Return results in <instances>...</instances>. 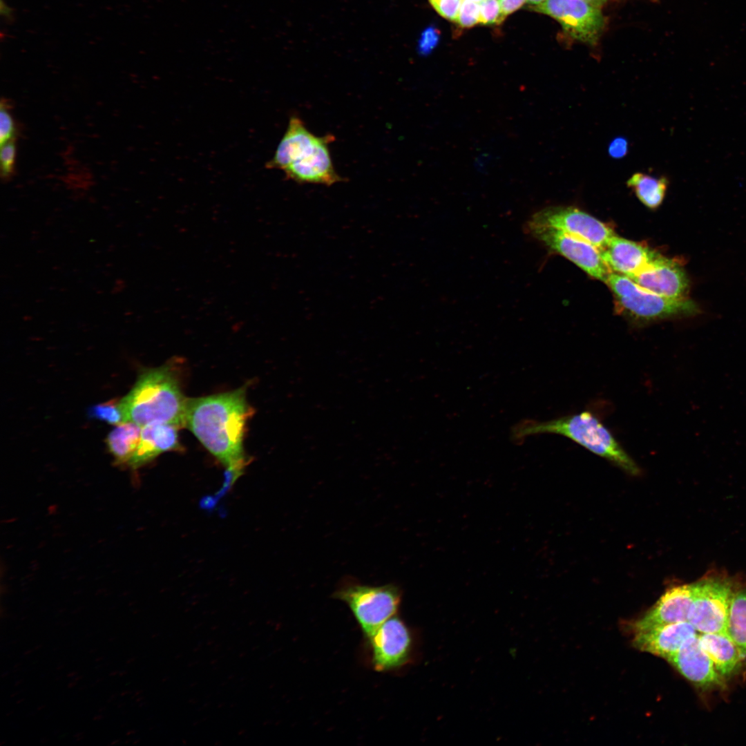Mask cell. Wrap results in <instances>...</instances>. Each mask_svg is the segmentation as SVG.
<instances>
[{
	"label": "cell",
	"mask_w": 746,
	"mask_h": 746,
	"mask_svg": "<svg viewBox=\"0 0 746 746\" xmlns=\"http://www.w3.org/2000/svg\"><path fill=\"white\" fill-rule=\"evenodd\" d=\"M333 597L347 605L367 638L397 613L402 591L392 583L372 586L347 577L338 586Z\"/></svg>",
	"instance_id": "4"
},
{
	"label": "cell",
	"mask_w": 746,
	"mask_h": 746,
	"mask_svg": "<svg viewBox=\"0 0 746 746\" xmlns=\"http://www.w3.org/2000/svg\"><path fill=\"white\" fill-rule=\"evenodd\" d=\"M600 251L610 270L629 278L641 271L660 255L640 244L615 235Z\"/></svg>",
	"instance_id": "16"
},
{
	"label": "cell",
	"mask_w": 746,
	"mask_h": 746,
	"mask_svg": "<svg viewBox=\"0 0 746 746\" xmlns=\"http://www.w3.org/2000/svg\"><path fill=\"white\" fill-rule=\"evenodd\" d=\"M640 201L650 209H656L662 202L669 184L666 177H654L644 173H635L627 182Z\"/></svg>",
	"instance_id": "21"
},
{
	"label": "cell",
	"mask_w": 746,
	"mask_h": 746,
	"mask_svg": "<svg viewBox=\"0 0 746 746\" xmlns=\"http://www.w3.org/2000/svg\"><path fill=\"white\" fill-rule=\"evenodd\" d=\"M436 11L446 19L456 22L461 0H428Z\"/></svg>",
	"instance_id": "29"
},
{
	"label": "cell",
	"mask_w": 746,
	"mask_h": 746,
	"mask_svg": "<svg viewBox=\"0 0 746 746\" xmlns=\"http://www.w3.org/2000/svg\"><path fill=\"white\" fill-rule=\"evenodd\" d=\"M318 137L305 126L297 116L289 119L285 133L280 141L272 158L266 164L270 169L284 170L305 150L314 144Z\"/></svg>",
	"instance_id": "18"
},
{
	"label": "cell",
	"mask_w": 746,
	"mask_h": 746,
	"mask_svg": "<svg viewBox=\"0 0 746 746\" xmlns=\"http://www.w3.org/2000/svg\"><path fill=\"white\" fill-rule=\"evenodd\" d=\"M141 432L142 426L122 422L108 434L106 445L117 464H128L140 443Z\"/></svg>",
	"instance_id": "20"
},
{
	"label": "cell",
	"mask_w": 746,
	"mask_h": 746,
	"mask_svg": "<svg viewBox=\"0 0 746 746\" xmlns=\"http://www.w3.org/2000/svg\"><path fill=\"white\" fill-rule=\"evenodd\" d=\"M365 639L370 664L377 671L405 668L414 663L418 655L417 635L396 614Z\"/></svg>",
	"instance_id": "6"
},
{
	"label": "cell",
	"mask_w": 746,
	"mask_h": 746,
	"mask_svg": "<svg viewBox=\"0 0 746 746\" xmlns=\"http://www.w3.org/2000/svg\"><path fill=\"white\" fill-rule=\"evenodd\" d=\"M526 224L558 229L589 242L599 250L615 236L604 223L573 207H546L533 215Z\"/></svg>",
	"instance_id": "9"
},
{
	"label": "cell",
	"mask_w": 746,
	"mask_h": 746,
	"mask_svg": "<svg viewBox=\"0 0 746 746\" xmlns=\"http://www.w3.org/2000/svg\"><path fill=\"white\" fill-rule=\"evenodd\" d=\"M667 661L685 678L700 688L708 689L722 685L723 678L702 649L698 634L687 639Z\"/></svg>",
	"instance_id": "14"
},
{
	"label": "cell",
	"mask_w": 746,
	"mask_h": 746,
	"mask_svg": "<svg viewBox=\"0 0 746 746\" xmlns=\"http://www.w3.org/2000/svg\"><path fill=\"white\" fill-rule=\"evenodd\" d=\"M629 151V142L624 137L614 138L608 147L609 155L614 159L624 157Z\"/></svg>",
	"instance_id": "30"
},
{
	"label": "cell",
	"mask_w": 746,
	"mask_h": 746,
	"mask_svg": "<svg viewBox=\"0 0 746 746\" xmlns=\"http://www.w3.org/2000/svg\"><path fill=\"white\" fill-rule=\"evenodd\" d=\"M502 17L505 19L508 15L521 8L526 0H499Z\"/></svg>",
	"instance_id": "31"
},
{
	"label": "cell",
	"mask_w": 746,
	"mask_h": 746,
	"mask_svg": "<svg viewBox=\"0 0 746 746\" xmlns=\"http://www.w3.org/2000/svg\"><path fill=\"white\" fill-rule=\"evenodd\" d=\"M179 428L167 423H153L142 427L140 443L128 465L137 468L161 453L181 449Z\"/></svg>",
	"instance_id": "17"
},
{
	"label": "cell",
	"mask_w": 746,
	"mask_h": 746,
	"mask_svg": "<svg viewBox=\"0 0 746 746\" xmlns=\"http://www.w3.org/2000/svg\"><path fill=\"white\" fill-rule=\"evenodd\" d=\"M15 126L13 119L8 109V104L1 101L0 111V144L1 146L14 140Z\"/></svg>",
	"instance_id": "27"
},
{
	"label": "cell",
	"mask_w": 746,
	"mask_h": 746,
	"mask_svg": "<svg viewBox=\"0 0 746 746\" xmlns=\"http://www.w3.org/2000/svg\"><path fill=\"white\" fill-rule=\"evenodd\" d=\"M694 593L695 583L668 589L652 608L634 622V631L688 621Z\"/></svg>",
	"instance_id": "13"
},
{
	"label": "cell",
	"mask_w": 746,
	"mask_h": 746,
	"mask_svg": "<svg viewBox=\"0 0 746 746\" xmlns=\"http://www.w3.org/2000/svg\"><path fill=\"white\" fill-rule=\"evenodd\" d=\"M1 13L6 18V22L10 23L14 21V11L3 0H1Z\"/></svg>",
	"instance_id": "32"
},
{
	"label": "cell",
	"mask_w": 746,
	"mask_h": 746,
	"mask_svg": "<svg viewBox=\"0 0 746 746\" xmlns=\"http://www.w3.org/2000/svg\"><path fill=\"white\" fill-rule=\"evenodd\" d=\"M456 22L461 28H470L479 23V3L470 0H463Z\"/></svg>",
	"instance_id": "24"
},
{
	"label": "cell",
	"mask_w": 746,
	"mask_h": 746,
	"mask_svg": "<svg viewBox=\"0 0 746 746\" xmlns=\"http://www.w3.org/2000/svg\"><path fill=\"white\" fill-rule=\"evenodd\" d=\"M1 171L2 178L10 177L14 171L16 148L15 140H12L1 146Z\"/></svg>",
	"instance_id": "26"
},
{
	"label": "cell",
	"mask_w": 746,
	"mask_h": 746,
	"mask_svg": "<svg viewBox=\"0 0 746 746\" xmlns=\"http://www.w3.org/2000/svg\"><path fill=\"white\" fill-rule=\"evenodd\" d=\"M698 637L718 674L723 678L733 674L740 665L742 653L727 633H702Z\"/></svg>",
	"instance_id": "19"
},
{
	"label": "cell",
	"mask_w": 746,
	"mask_h": 746,
	"mask_svg": "<svg viewBox=\"0 0 746 746\" xmlns=\"http://www.w3.org/2000/svg\"><path fill=\"white\" fill-rule=\"evenodd\" d=\"M642 288L671 298H688L689 280L676 260L659 255L629 278Z\"/></svg>",
	"instance_id": "12"
},
{
	"label": "cell",
	"mask_w": 746,
	"mask_h": 746,
	"mask_svg": "<svg viewBox=\"0 0 746 746\" xmlns=\"http://www.w3.org/2000/svg\"><path fill=\"white\" fill-rule=\"evenodd\" d=\"M544 433L566 437L629 474L636 475L640 472L637 464L609 430L590 412L584 411L547 421H523L514 426L511 437L514 441L519 442L525 437Z\"/></svg>",
	"instance_id": "3"
},
{
	"label": "cell",
	"mask_w": 746,
	"mask_h": 746,
	"mask_svg": "<svg viewBox=\"0 0 746 746\" xmlns=\"http://www.w3.org/2000/svg\"><path fill=\"white\" fill-rule=\"evenodd\" d=\"M526 229L551 251L572 261L591 276L606 282L611 271L594 245L551 227L526 224Z\"/></svg>",
	"instance_id": "10"
},
{
	"label": "cell",
	"mask_w": 746,
	"mask_h": 746,
	"mask_svg": "<svg viewBox=\"0 0 746 746\" xmlns=\"http://www.w3.org/2000/svg\"><path fill=\"white\" fill-rule=\"evenodd\" d=\"M620 305L631 315L651 320L696 316L700 313L689 298L676 299L648 291L629 277L610 272L606 282Z\"/></svg>",
	"instance_id": "5"
},
{
	"label": "cell",
	"mask_w": 746,
	"mask_h": 746,
	"mask_svg": "<svg viewBox=\"0 0 746 746\" xmlns=\"http://www.w3.org/2000/svg\"><path fill=\"white\" fill-rule=\"evenodd\" d=\"M440 39L439 29L430 26L427 27L421 33L418 41V50L421 55L430 53L437 46Z\"/></svg>",
	"instance_id": "28"
},
{
	"label": "cell",
	"mask_w": 746,
	"mask_h": 746,
	"mask_svg": "<svg viewBox=\"0 0 746 746\" xmlns=\"http://www.w3.org/2000/svg\"><path fill=\"white\" fill-rule=\"evenodd\" d=\"M733 593L731 584L724 579L711 577L695 582L688 622L700 633H726Z\"/></svg>",
	"instance_id": "7"
},
{
	"label": "cell",
	"mask_w": 746,
	"mask_h": 746,
	"mask_svg": "<svg viewBox=\"0 0 746 746\" xmlns=\"http://www.w3.org/2000/svg\"><path fill=\"white\" fill-rule=\"evenodd\" d=\"M88 414L93 418L106 421L113 425H117L123 422L119 402L113 401L93 406L90 409Z\"/></svg>",
	"instance_id": "23"
},
{
	"label": "cell",
	"mask_w": 746,
	"mask_h": 746,
	"mask_svg": "<svg viewBox=\"0 0 746 746\" xmlns=\"http://www.w3.org/2000/svg\"><path fill=\"white\" fill-rule=\"evenodd\" d=\"M593 6L600 8L606 3L607 0H583Z\"/></svg>",
	"instance_id": "33"
},
{
	"label": "cell",
	"mask_w": 746,
	"mask_h": 746,
	"mask_svg": "<svg viewBox=\"0 0 746 746\" xmlns=\"http://www.w3.org/2000/svg\"><path fill=\"white\" fill-rule=\"evenodd\" d=\"M698 631L688 621L657 626L635 632L633 646L642 651L669 660L689 638Z\"/></svg>",
	"instance_id": "15"
},
{
	"label": "cell",
	"mask_w": 746,
	"mask_h": 746,
	"mask_svg": "<svg viewBox=\"0 0 746 746\" xmlns=\"http://www.w3.org/2000/svg\"><path fill=\"white\" fill-rule=\"evenodd\" d=\"M546 0H526L528 5L530 7L537 6Z\"/></svg>",
	"instance_id": "34"
},
{
	"label": "cell",
	"mask_w": 746,
	"mask_h": 746,
	"mask_svg": "<svg viewBox=\"0 0 746 746\" xmlns=\"http://www.w3.org/2000/svg\"><path fill=\"white\" fill-rule=\"evenodd\" d=\"M726 633L746 655V590L734 593L727 621Z\"/></svg>",
	"instance_id": "22"
},
{
	"label": "cell",
	"mask_w": 746,
	"mask_h": 746,
	"mask_svg": "<svg viewBox=\"0 0 746 746\" xmlns=\"http://www.w3.org/2000/svg\"><path fill=\"white\" fill-rule=\"evenodd\" d=\"M470 1H475V2H477V3H480V2H481V1H483V0H470Z\"/></svg>",
	"instance_id": "35"
},
{
	"label": "cell",
	"mask_w": 746,
	"mask_h": 746,
	"mask_svg": "<svg viewBox=\"0 0 746 746\" xmlns=\"http://www.w3.org/2000/svg\"><path fill=\"white\" fill-rule=\"evenodd\" d=\"M530 8L556 19L570 37L590 45L596 44L605 25L601 9L583 0H546Z\"/></svg>",
	"instance_id": "8"
},
{
	"label": "cell",
	"mask_w": 746,
	"mask_h": 746,
	"mask_svg": "<svg viewBox=\"0 0 746 746\" xmlns=\"http://www.w3.org/2000/svg\"><path fill=\"white\" fill-rule=\"evenodd\" d=\"M334 139L329 134L318 137L313 145L283 170L286 178L299 184L326 186L343 181L334 169L329 149Z\"/></svg>",
	"instance_id": "11"
},
{
	"label": "cell",
	"mask_w": 746,
	"mask_h": 746,
	"mask_svg": "<svg viewBox=\"0 0 746 746\" xmlns=\"http://www.w3.org/2000/svg\"><path fill=\"white\" fill-rule=\"evenodd\" d=\"M504 20L499 0H483L480 2V23L484 25L498 24Z\"/></svg>",
	"instance_id": "25"
},
{
	"label": "cell",
	"mask_w": 746,
	"mask_h": 746,
	"mask_svg": "<svg viewBox=\"0 0 746 746\" xmlns=\"http://www.w3.org/2000/svg\"><path fill=\"white\" fill-rule=\"evenodd\" d=\"M188 399L171 364L143 372L131 390L119 402L123 422L142 427L153 423L185 426Z\"/></svg>",
	"instance_id": "2"
},
{
	"label": "cell",
	"mask_w": 746,
	"mask_h": 746,
	"mask_svg": "<svg viewBox=\"0 0 746 746\" xmlns=\"http://www.w3.org/2000/svg\"><path fill=\"white\" fill-rule=\"evenodd\" d=\"M254 414L246 399V388L189 399L186 426L227 470L232 484L242 474L249 460L243 440L248 419Z\"/></svg>",
	"instance_id": "1"
}]
</instances>
